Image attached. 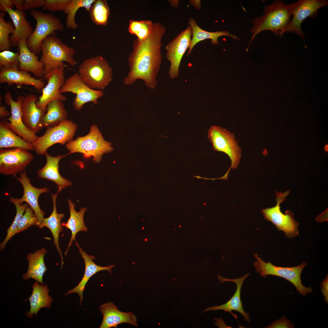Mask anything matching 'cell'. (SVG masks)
Instances as JSON below:
<instances>
[{
  "label": "cell",
  "instance_id": "cell-1",
  "mask_svg": "<svg viewBox=\"0 0 328 328\" xmlns=\"http://www.w3.org/2000/svg\"><path fill=\"white\" fill-rule=\"evenodd\" d=\"M166 31L162 24L155 22L147 38L141 42L137 39L134 41L128 59L129 70L123 80L125 85H131L141 80L149 89L155 87L162 62V39Z\"/></svg>",
  "mask_w": 328,
  "mask_h": 328
},
{
  "label": "cell",
  "instance_id": "cell-2",
  "mask_svg": "<svg viewBox=\"0 0 328 328\" xmlns=\"http://www.w3.org/2000/svg\"><path fill=\"white\" fill-rule=\"evenodd\" d=\"M264 14L252 20L253 27L251 28L252 37L248 47L255 37L264 30L271 31L276 36L281 37L291 19L292 14L287 5L280 0H275L266 5Z\"/></svg>",
  "mask_w": 328,
  "mask_h": 328
},
{
  "label": "cell",
  "instance_id": "cell-3",
  "mask_svg": "<svg viewBox=\"0 0 328 328\" xmlns=\"http://www.w3.org/2000/svg\"><path fill=\"white\" fill-rule=\"evenodd\" d=\"M40 60L44 66V75L51 70L64 66L63 62L72 67L77 63L74 58V49L69 47L54 36H47L41 45Z\"/></svg>",
  "mask_w": 328,
  "mask_h": 328
},
{
  "label": "cell",
  "instance_id": "cell-4",
  "mask_svg": "<svg viewBox=\"0 0 328 328\" xmlns=\"http://www.w3.org/2000/svg\"><path fill=\"white\" fill-rule=\"evenodd\" d=\"M78 74L90 88L101 91L112 81L113 74L108 61L98 55L84 60L78 67Z\"/></svg>",
  "mask_w": 328,
  "mask_h": 328
},
{
  "label": "cell",
  "instance_id": "cell-5",
  "mask_svg": "<svg viewBox=\"0 0 328 328\" xmlns=\"http://www.w3.org/2000/svg\"><path fill=\"white\" fill-rule=\"evenodd\" d=\"M69 153L79 152L84 157L93 158L94 162L99 163L102 156L105 153L112 150L111 144L103 138L97 126L93 125L87 135L79 137L74 140L68 142L66 145Z\"/></svg>",
  "mask_w": 328,
  "mask_h": 328
},
{
  "label": "cell",
  "instance_id": "cell-6",
  "mask_svg": "<svg viewBox=\"0 0 328 328\" xmlns=\"http://www.w3.org/2000/svg\"><path fill=\"white\" fill-rule=\"evenodd\" d=\"M257 261L253 263L256 272L266 278L268 275H272L283 278L292 284L297 291L304 296L312 292V289L305 286L301 279L302 271L307 264L303 262L300 265L293 267L278 266L271 262H266L259 258L258 255L254 254Z\"/></svg>",
  "mask_w": 328,
  "mask_h": 328
},
{
  "label": "cell",
  "instance_id": "cell-7",
  "mask_svg": "<svg viewBox=\"0 0 328 328\" xmlns=\"http://www.w3.org/2000/svg\"><path fill=\"white\" fill-rule=\"evenodd\" d=\"M30 15L36 20V27L26 40L27 46L36 55L41 52V45L48 36H55L56 31L62 30L63 26L60 19L51 13H45L32 9Z\"/></svg>",
  "mask_w": 328,
  "mask_h": 328
},
{
  "label": "cell",
  "instance_id": "cell-8",
  "mask_svg": "<svg viewBox=\"0 0 328 328\" xmlns=\"http://www.w3.org/2000/svg\"><path fill=\"white\" fill-rule=\"evenodd\" d=\"M207 137L214 150L223 152L230 158L231 165L228 170L237 168L241 157V149L234 134L225 128L214 125L209 129Z\"/></svg>",
  "mask_w": 328,
  "mask_h": 328
},
{
  "label": "cell",
  "instance_id": "cell-9",
  "mask_svg": "<svg viewBox=\"0 0 328 328\" xmlns=\"http://www.w3.org/2000/svg\"><path fill=\"white\" fill-rule=\"evenodd\" d=\"M289 193V190L284 192L276 191V205L262 209L261 211L266 220L272 222L279 231H284L286 237L291 238L299 235V223L295 220L294 214L292 211L287 210L284 214L280 210V204L285 201Z\"/></svg>",
  "mask_w": 328,
  "mask_h": 328
},
{
  "label": "cell",
  "instance_id": "cell-10",
  "mask_svg": "<svg viewBox=\"0 0 328 328\" xmlns=\"http://www.w3.org/2000/svg\"><path fill=\"white\" fill-rule=\"evenodd\" d=\"M77 128L76 124L66 119L57 125L47 128L44 134L32 143L34 151L43 155L51 146L56 144L63 145L71 141Z\"/></svg>",
  "mask_w": 328,
  "mask_h": 328
},
{
  "label": "cell",
  "instance_id": "cell-11",
  "mask_svg": "<svg viewBox=\"0 0 328 328\" xmlns=\"http://www.w3.org/2000/svg\"><path fill=\"white\" fill-rule=\"evenodd\" d=\"M328 5L327 0H299L287 5L293 17L285 32H292L304 40V34L301 27L302 23L307 17H316L318 10Z\"/></svg>",
  "mask_w": 328,
  "mask_h": 328
},
{
  "label": "cell",
  "instance_id": "cell-12",
  "mask_svg": "<svg viewBox=\"0 0 328 328\" xmlns=\"http://www.w3.org/2000/svg\"><path fill=\"white\" fill-rule=\"evenodd\" d=\"M61 93L71 92L76 95L73 104L75 109H81L86 103L91 102L98 103V99L104 94L102 91L90 88L82 80L78 73H75L65 80L60 89Z\"/></svg>",
  "mask_w": 328,
  "mask_h": 328
},
{
  "label": "cell",
  "instance_id": "cell-13",
  "mask_svg": "<svg viewBox=\"0 0 328 328\" xmlns=\"http://www.w3.org/2000/svg\"><path fill=\"white\" fill-rule=\"evenodd\" d=\"M192 30L188 25L166 46V57L170 63L169 74L172 79L179 75V68L182 57L189 48L192 36Z\"/></svg>",
  "mask_w": 328,
  "mask_h": 328
},
{
  "label": "cell",
  "instance_id": "cell-14",
  "mask_svg": "<svg viewBox=\"0 0 328 328\" xmlns=\"http://www.w3.org/2000/svg\"><path fill=\"white\" fill-rule=\"evenodd\" d=\"M34 158L25 149L14 148L0 150V173L5 175H15L24 171Z\"/></svg>",
  "mask_w": 328,
  "mask_h": 328
},
{
  "label": "cell",
  "instance_id": "cell-15",
  "mask_svg": "<svg viewBox=\"0 0 328 328\" xmlns=\"http://www.w3.org/2000/svg\"><path fill=\"white\" fill-rule=\"evenodd\" d=\"M64 66L51 70L44 75L43 78L47 84L42 90V94L36 102L37 106L46 111L47 106L50 102L56 100L65 101L66 97L60 93V89L65 81Z\"/></svg>",
  "mask_w": 328,
  "mask_h": 328
},
{
  "label": "cell",
  "instance_id": "cell-16",
  "mask_svg": "<svg viewBox=\"0 0 328 328\" xmlns=\"http://www.w3.org/2000/svg\"><path fill=\"white\" fill-rule=\"evenodd\" d=\"M23 96H18L16 101L12 98L11 93L7 92L4 95L5 101L9 106L11 115L7 119L9 128L15 133L26 141L33 143L38 136L30 130L23 123L22 117L21 104Z\"/></svg>",
  "mask_w": 328,
  "mask_h": 328
},
{
  "label": "cell",
  "instance_id": "cell-17",
  "mask_svg": "<svg viewBox=\"0 0 328 328\" xmlns=\"http://www.w3.org/2000/svg\"><path fill=\"white\" fill-rule=\"evenodd\" d=\"M13 176L20 183L23 188V195L21 198L18 200L20 203H23L25 202L29 206L36 217V226L39 227L43 220L45 213L39 207V198L42 194L49 192V189L47 187L37 188L33 186L26 171L21 172L19 178L16 175Z\"/></svg>",
  "mask_w": 328,
  "mask_h": 328
},
{
  "label": "cell",
  "instance_id": "cell-18",
  "mask_svg": "<svg viewBox=\"0 0 328 328\" xmlns=\"http://www.w3.org/2000/svg\"><path fill=\"white\" fill-rule=\"evenodd\" d=\"M37 100L35 94H29L23 96L21 104L22 121L27 128L36 134L43 128L42 119L46 112L37 106Z\"/></svg>",
  "mask_w": 328,
  "mask_h": 328
},
{
  "label": "cell",
  "instance_id": "cell-19",
  "mask_svg": "<svg viewBox=\"0 0 328 328\" xmlns=\"http://www.w3.org/2000/svg\"><path fill=\"white\" fill-rule=\"evenodd\" d=\"M249 275V273H248L239 278L234 279L226 278L218 275L217 278L221 283L226 282H234L236 285V292L231 299L225 304L219 306H214L207 307L202 312L210 310H223L231 313L237 319V316L232 313V311H235L241 314L247 322H250L249 314L246 312L243 309L241 299V292L242 284L245 280Z\"/></svg>",
  "mask_w": 328,
  "mask_h": 328
},
{
  "label": "cell",
  "instance_id": "cell-20",
  "mask_svg": "<svg viewBox=\"0 0 328 328\" xmlns=\"http://www.w3.org/2000/svg\"><path fill=\"white\" fill-rule=\"evenodd\" d=\"M99 310L103 315L100 328L116 327L118 325L123 323L138 326L137 318L132 313L120 311L113 302L103 304L100 306Z\"/></svg>",
  "mask_w": 328,
  "mask_h": 328
},
{
  "label": "cell",
  "instance_id": "cell-21",
  "mask_svg": "<svg viewBox=\"0 0 328 328\" xmlns=\"http://www.w3.org/2000/svg\"><path fill=\"white\" fill-rule=\"evenodd\" d=\"M46 159L45 166L37 171L38 177L53 182L57 187L59 193L66 187L72 185L71 182L63 177L59 171V163L65 155L53 156L47 152L44 155Z\"/></svg>",
  "mask_w": 328,
  "mask_h": 328
},
{
  "label": "cell",
  "instance_id": "cell-22",
  "mask_svg": "<svg viewBox=\"0 0 328 328\" xmlns=\"http://www.w3.org/2000/svg\"><path fill=\"white\" fill-rule=\"evenodd\" d=\"M75 241V244L78 248L79 252L84 262L85 272L82 280L78 285L72 289L68 290L65 295L67 296L73 293H77L80 297L81 304L83 298V292L85 285L89 279L97 272L101 271H107L111 273V269L114 267L115 265L105 267L97 265L93 261L95 259V257L93 255L87 254L86 252L83 250L77 241Z\"/></svg>",
  "mask_w": 328,
  "mask_h": 328
},
{
  "label": "cell",
  "instance_id": "cell-23",
  "mask_svg": "<svg viewBox=\"0 0 328 328\" xmlns=\"http://www.w3.org/2000/svg\"><path fill=\"white\" fill-rule=\"evenodd\" d=\"M4 12L9 15L14 27L13 33L9 37L11 47L18 46L19 41L27 39L33 30L30 22L26 19L24 12L5 8Z\"/></svg>",
  "mask_w": 328,
  "mask_h": 328
},
{
  "label": "cell",
  "instance_id": "cell-24",
  "mask_svg": "<svg viewBox=\"0 0 328 328\" xmlns=\"http://www.w3.org/2000/svg\"><path fill=\"white\" fill-rule=\"evenodd\" d=\"M26 40H21L18 44L19 61V69L22 71L31 72L39 77H43L44 65L38 60L36 55L29 49L27 45Z\"/></svg>",
  "mask_w": 328,
  "mask_h": 328
},
{
  "label": "cell",
  "instance_id": "cell-25",
  "mask_svg": "<svg viewBox=\"0 0 328 328\" xmlns=\"http://www.w3.org/2000/svg\"><path fill=\"white\" fill-rule=\"evenodd\" d=\"M0 83H6L10 86L13 84L31 85L39 91L42 90L45 87V83L41 80L35 78L28 72L19 68H1Z\"/></svg>",
  "mask_w": 328,
  "mask_h": 328
},
{
  "label": "cell",
  "instance_id": "cell-26",
  "mask_svg": "<svg viewBox=\"0 0 328 328\" xmlns=\"http://www.w3.org/2000/svg\"><path fill=\"white\" fill-rule=\"evenodd\" d=\"M32 286V293L27 299L29 300L30 309L25 313L26 317L29 318L37 315L42 308H50L53 301L49 295V290L46 285H40L38 282H35Z\"/></svg>",
  "mask_w": 328,
  "mask_h": 328
},
{
  "label": "cell",
  "instance_id": "cell-27",
  "mask_svg": "<svg viewBox=\"0 0 328 328\" xmlns=\"http://www.w3.org/2000/svg\"><path fill=\"white\" fill-rule=\"evenodd\" d=\"M58 193L51 194L53 203V210L52 212L48 217L44 218L43 220L39 227L42 228L44 227L47 228L51 231L53 238V242L56 248L59 253L61 259V267L62 269L63 264L62 253L60 249L59 243V235L60 233L63 232V229L61 225V220L64 218L65 214L63 213L58 214L57 211L56 201Z\"/></svg>",
  "mask_w": 328,
  "mask_h": 328
},
{
  "label": "cell",
  "instance_id": "cell-28",
  "mask_svg": "<svg viewBox=\"0 0 328 328\" xmlns=\"http://www.w3.org/2000/svg\"><path fill=\"white\" fill-rule=\"evenodd\" d=\"M47 252L46 249L43 248L33 253L28 254L26 258L28 262V267L27 272L22 276L24 280L32 278L43 284V276L47 270L44 258Z\"/></svg>",
  "mask_w": 328,
  "mask_h": 328
},
{
  "label": "cell",
  "instance_id": "cell-29",
  "mask_svg": "<svg viewBox=\"0 0 328 328\" xmlns=\"http://www.w3.org/2000/svg\"><path fill=\"white\" fill-rule=\"evenodd\" d=\"M188 25L191 28L192 35L187 56L190 55L193 48L196 44L206 39H210L211 43L214 45L218 43V39L221 36H227L231 37L235 40L239 39L236 36L227 31H219L210 32L203 30L198 25L195 20L191 17H190L189 19Z\"/></svg>",
  "mask_w": 328,
  "mask_h": 328
},
{
  "label": "cell",
  "instance_id": "cell-30",
  "mask_svg": "<svg viewBox=\"0 0 328 328\" xmlns=\"http://www.w3.org/2000/svg\"><path fill=\"white\" fill-rule=\"evenodd\" d=\"M70 217L66 222L62 223V226L68 229L71 231V236L68 243L67 248L64 253L67 255L69 248L71 246L74 240H76V236L79 232H87V228L85 225L84 216L87 209L85 207L81 208L79 211L77 212L75 209V204L70 199L68 200Z\"/></svg>",
  "mask_w": 328,
  "mask_h": 328
},
{
  "label": "cell",
  "instance_id": "cell-31",
  "mask_svg": "<svg viewBox=\"0 0 328 328\" xmlns=\"http://www.w3.org/2000/svg\"><path fill=\"white\" fill-rule=\"evenodd\" d=\"M19 148L34 151L32 143L28 142L11 131L7 125V120L0 122V149Z\"/></svg>",
  "mask_w": 328,
  "mask_h": 328
},
{
  "label": "cell",
  "instance_id": "cell-32",
  "mask_svg": "<svg viewBox=\"0 0 328 328\" xmlns=\"http://www.w3.org/2000/svg\"><path fill=\"white\" fill-rule=\"evenodd\" d=\"M67 115L62 101L58 99L52 101L47 106L46 113L43 118V128L57 125L67 119Z\"/></svg>",
  "mask_w": 328,
  "mask_h": 328
},
{
  "label": "cell",
  "instance_id": "cell-33",
  "mask_svg": "<svg viewBox=\"0 0 328 328\" xmlns=\"http://www.w3.org/2000/svg\"><path fill=\"white\" fill-rule=\"evenodd\" d=\"M95 0H70L63 10L67 14L66 26L68 28L75 29L77 28V25L75 20L76 14L80 8H84L89 12L91 6Z\"/></svg>",
  "mask_w": 328,
  "mask_h": 328
},
{
  "label": "cell",
  "instance_id": "cell-34",
  "mask_svg": "<svg viewBox=\"0 0 328 328\" xmlns=\"http://www.w3.org/2000/svg\"><path fill=\"white\" fill-rule=\"evenodd\" d=\"M91 21L95 24L105 26L108 23L110 9L105 0H95L89 12Z\"/></svg>",
  "mask_w": 328,
  "mask_h": 328
},
{
  "label": "cell",
  "instance_id": "cell-35",
  "mask_svg": "<svg viewBox=\"0 0 328 328\" xmlns=\"http://www.w3.org/2000/svg\"><path fill=\"white\" fill-rule=\"evenodd\" d=\"M9 200L15 206L16 209V214L12 223L7 230V234L5 239L0 244V248L1 250L4 248L8 242L16 234L19 222L26 208L28 206L27 203H21L19 201L18 199L13 197H11Z\"/></svg>",
  "mask_w": 328,
  "mask_h": 328
},
{
  "label": "cell",
  "instance_id": "cell-36",
  "mask_svg": "<svg viewBox=\"0 0 328 328\" xmlns=\"http://www.w3.org/2000/svg\"><path fill=\"white\" fill-rule=\"evenodd\" d=\"M153 23L149 20L137 21L131 19L129 21L128 30L130 33L136 36L137 39L141 42L147 38L150 34Z\"/></svg>",
  "mask_w": 328,
  "mask_h": 328
},
{
  "label": "cell",
  "instance_id": "cell-37",
  "mask_svg": "<svg viewBox=\"0 0 328 328\" xmlns=\"http://www.w3.org/2000/svg\"><path fill=\"white\" fill-rule=\"evenodd\" d=\"M5 12H0V50H10L11 47L9 35L14 30L13 25L10 21L4 19Z\"/></svg>",
  "mask_w": 328,
  "mask_h": 328
},
{
  "label": "cell",
  "instance_id": "cell-38",
  "mask_svg": "<svg viewBox=\"0 0 328 328\" xmlns=\"http://www.w3.org/2000/svg\"><path fill=\"white\" fill-rule=\"evenodd\" d=\"M19 52L14 53L9 50L0 52V67L6 69L19 68Z\"/></svg>",
  "mask_w": 328,
  "mask_h": 328
},
{
  "label": "cell",
  "instance_id": "cell-39",
  "mask_svg": "<svg viewBox=\"0 0 328 328\" xmlns=\"http://www.w3.org/2000/svg\"><path fill=\"white\" fill-rule=\"evenodd\" d=\"M36 217L34 212L28 206L19 222L16 234L27 229L32 226H36Z\"/></svg>",
  "mask_w": 328,
  "mask_h": 328
},
{
  "label": "cell",
  "instance_id": "cell-40",
  "mask_svg": "<svg viewBox=\"0 0 328 328\" xmlns=\"http://www.w3.org/2000/svg\"><path fill=\"white\" fill-rule=\"evenodd\" d=\"M70 1V0H45L42 9L50 11H63Z\"/></svg>",
  "mask_w": 328,
  "mask_h": 328
},
{
  "label": "cell",
  "instance_id": "cell-41",
  "mask_svg": "<svg viewBox=\"0 0 328 328\" xmlns=\"http://www.w3.org/2000/svg\"><path fill=\"white\" fill-rule=\"evenodd\" d=\"M268 328H294L293 324L288 320L285 316L272 322L265 327Z\"/></svg>",
  "mask_w": 328,
  "mask_h": 328
},
{
  "label": "cell",
  "instance_id": "cell-42",
  "mask_svg": "<svg viewBox=\"0 0 328 328\" xmlns=\"http://www.w3.org/2000/svg\"><path fill=\"white\" fill-rule=\"evenodd\" d=\"M45 0H23L22 11L23 12L35 8L43 7Z\"/></svg>",
  "mask_w": 328,
  "mask_h": 328
},
{
  "label": "cell",
  "instance_id": "cell-43",
  "mask_svg": "<svg viewBox=\"0 0 328 328\" xmlns=\"http://www.w3.org/2000/svg\"><path fill=\"white\" fill-rule=\"evenodd\" d=\"M322 292L324 296V300L326 302H328V275L321 283Z\"/></svg>",
  "mask_w": 328,
  "mask_h": 328
},
{
  "label": "cell",
  "instance_id": "cell-44",
  "mask_svg": "<svg viewBox=\"0 0 328 328\" xmlns=\"http://www.w3.org/2000/svg\"><path fill=\"white\" fill-rule=\"evenodd\" d=\"M14 6L13 0H0V9L1 12H4L5 8L13 9Z\"/></svg>",
  "mask_w": 328,
  "mask_h": 328
},
{
  "label": "cell",
  "instance_id": "cell-45",
  "mask_svg": "<svg viewBox=\"0 0 328 328\" xmlns=\"http://www.w3.org/2000/svg\"><path fill=\"white\" fill-rule=\"evenodd\" d=\"M11 115V112L6 109L4 105L0 106V117L1 119L6 117H9Z\"/></svg>",
  "mask_w": 328,
  "mask_h": 328
},
{
  "label": "cell",
  "instance_id": "cell-46",
  "mask_svg": "<svg viewBox=\"0 0 328 328\" xmlns=\"http://www.w3.org/2000/svg\"><path fill=\"white\" fill-rule=\"evenodd\" d=\"M13 2L14 6L16 8V10L22 11V9L23 0H13Z\"/></svg>",
  "mask_w": 328,
  "mask_h": 328
},
{
  "label": "cell",
  "instance_id": "cell-47",
  "mask_svg": "<svg viewBox=\"0 0 328 328\" xmlns=\"http://www.w3.org/2000/svg\"><path fill=\"white\" fill-rule=\"evenodd\" d=\"M189 2L197 10L200 9L201 5L200 0H190Z\"/></svg>",
  "mask_w": 328,
  "mask_h": 328
},
{
  "label": "cell",
  "instance_id": "cell-48",
  "mask_svg": "<svg viewBox=\"0 0 328 328\" xmlns=\"http://www.w3.org/2000/svg\"><path fill=\"white\" fill-rule=\"evenodd\" d=\"M171 5L175 7H177L179 3V0H168Z\"/></svg>",
  "mask_w": 328,
  "mask_h": 328
},
{
  "label": "cell",
  "instance_id": "cell-49",
  "mask_svg": "<svg viewBox=\"0 0 328 328\" xmlns=\"http://www.w3.org/2000/svg\"><path fill=\"white\" fill-rule=\"evenodd\" d=\"M328 145H326L324 147V149L325 150L326 152H328Z\"/></svg>",
  "mask_w": 328,
  "mask_h": 328
}]
</instances>
